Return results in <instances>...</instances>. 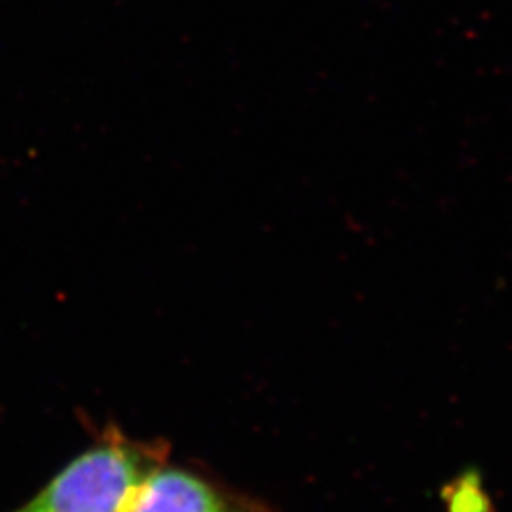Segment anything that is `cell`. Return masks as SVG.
<instances>
[{"label":"cell","mask_w":512,"mask_h":512,"mask_svg":"<svg viewBox=\"0 0 512 512\" xmlns=\"http://www.w3.org/2000/svg\"><path fill=\"white\" fill-rule=\"evenodd\" d=\"M126 512H277L256 495L192 467H154L139 484Z\"/></svg>","instance_id":"2"},{"label":"cell","mask_w":512,"mask_h":512,"mask_svg":"<svg viewBox=\"0 0 512 512\" xmlns=\"http://www.w3.org/2000/svg\"><path fill=\"white\" fill-rule=\"evenodd\" d=\"M169 452V442L133 439L110 421L86 450L10 512H126L139 484Z\"/></svg>","instance_id":"1"}]
</instances>
